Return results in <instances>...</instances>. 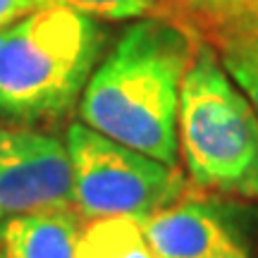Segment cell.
<instances>
[{"instance_id": "cell-8", "label": "cell", "mask_w": 258, "mask_h": 258, "mask_svg": "<svg viewBox=\"0 0 258 258\" xmlns=\"http://www.w3.org/2000/svg\"><path fill=\"white\" fill-rule=\"evenodd\" d=\"M77 258H158L134 218H101L84 222Z\"/></svg>"}, {"instance_id": "cell-7", "label": "cell", "mask_w": 258, "mask_h": 258, "mask_svg": "<svg viewBox=\"0 0 258 258\" xmlns=\"http://www.w3.org/2000/svg\"><path fill=\"white\" fill-rule=\"evenodd\" d=\"M82 227L74 208L15 215L0 222V258H77Z\"/></svg>"}, {"instance_id": "cell-6", "label": "cell", "mask_w": 258, "mask_h": 258, "mask_svg": "<svg viewBox=\"0 0 258 258\" xmlns=\"http://www.w3.org/2000/svg\"><path fill=\"white\" fill-rule=\"evenodd\" d=\"M139 225L158 258H246L218 211L199 199L179 196Z\"/></svg>"}, {"instance_id": "cell-12", "label": "cell", "mask_w": 258, "mask_h": 258, "mask_svg": "<svg viewBox=\"0 0 258 258\" xmlns=\"http://www.w3.org/2000/svg\"><path fill=\"white\" fill-rule=\"evenodd\" d=\"M43 5H46V0H0V29L27 17L29 12L43 8Z\"/></svg>"}, {"instance_id": "cell-3", "label": "cell", "mask_w": 258, "mask_h": 258, "mask_svg": "<svg viewBox=\"0 0 258 258\" xmlns=\"http://www.w3.org/2000/svg\"><path fill=\"white\" fill-rule=\"evenodd\" d=\"M177 144L196 189L258 201V112L203 38L182 77Z\"/></svg>"}, {"instance_id": "cell-2", "label": "cell", "mask_w": 258, "mask_h": 258, "mask_svg": "<svg viewBox=\"0 0 258 258\" xmlns=\"http://www.w3.org/2000/svg\"><path fill=\"white\" fill-rule=\"evenodd\" d=\"M103 48L101 27L43 5L0 29V120L53 127L79 103Z\"/></svg>"}, {"instance_id": "cell-5", "label": "cell", "mask_w": 258, "mask_h": 258, "mask_svg": "<svg viewBox=\"0 0 258 258\" xmlns=\"http://www.w3.org/2000/svg\"><path fill=\"white\" fill-rule=\"evenodd\" d=\"M53 208H74L64 141L34 127L0 124V222Z\"/></svg>"}, {"instance_id": "cell-10", "label": "cell", "mask_w": 258, "mask_h": 258, "mask_svg": "<svg viewBox=\"0 0 258 258\" xmlns=\"http://www.w3.org/2000/svg\"><path fill=\"white\" fill-rule=\"evenodd\" d=\"M46 5L74 10L98 19H170L179 24L177 8L170 0H46Z\"/></svg>"}, {"instance_id": "cell-9", "label": "cell", "mask_w": 258, "mask_h": 258, "mask_svg": "<svg viewBox=\"0 0 258 258\" xmlns=\"http://www.w3.org/2000/svg\"><path fill=\"white\" fill-rule=\"evenodd\" d=\"M203 41L218 50L222 67L258 112V34L237 27H220L206 34Z\"/></svg>"}, {"instance_id": "cell-4", "label": "cell", "mask_w": 258, "mask_h": 258, "mask_svg": "<svg viewBox=\"0 0 258 258\" xmlns=\"http://www.w3.org/2000/svg\"><path fill=\"white\" fill-rule=\"evenodd\" d=\"M64 146L72 160L74 211L84 222L101 218L141 222L186 194V179L177 165L122 146L86 124L67 129Z\"/></svg>"}, {"instance_id": "cell-13", "label": "cell", "mask_w": 258, "mask_h": 258, "mask_svg": "<svg viewBox=\"0 0 258 258\" xmlns=\"http://www.w3.org/2000/svg\"><path fill=\"white\" fill-rule=\"evenodd\" d=\"M220 27H237V29H246V31L258 34V0H246L244 8H241L232 19L222 22ZM220 27H215V29H220ZM211 31H208V34H211Z\"/></svg>"}, {"instance_id": "cell-11", "label": "cell", "mask_w": 258, "mask_h": 258, "mask_svg": "<svg viewBox=\"0 0 258 258\" xmlns=\"http://www.w3.org/2000/svg\"><path fill=\"white\" fill-rule=\"evenodd\" d=\"M170 3L177 8L179 24L203 38L211 29L234 17L246 0H170Z\"/></svg>"}, {"instance_id": "cell-1", "label": "cell", "mask_w": 258, "mask_h": 258, "mask_svg": "<svg viewBox=\"0 0 258 258\" xmlns=\"http://www.w3.org/2000/svg\"><path fill=\"white\" fill-rule=\"evenodd\" d=\"M199 34L170 19L127 27L79 98V120L122 146L177 165L182 77Z\"/></svg>"}]
</instances>
